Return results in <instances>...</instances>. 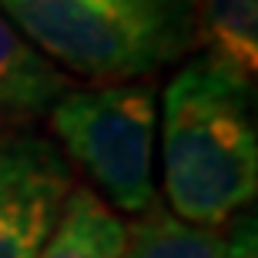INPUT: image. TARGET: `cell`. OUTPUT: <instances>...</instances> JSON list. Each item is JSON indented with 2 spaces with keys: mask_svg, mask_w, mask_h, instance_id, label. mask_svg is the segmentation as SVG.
<instances>
[{
  "mask_svg": "<svg viewBox=\"0 0 258 258\" xmlns=\"http://www.w3.org/2000/svg\"><path fill=\"white\" fill-rule=\"evenodd\" d=\"M164 195L174 218L215 228L258 191L251 81L198 57L164 91Z\"/></svg>",
  "mask_w": 258,
  "mask_h": 258,
  "instance_id": "6da1fadb",
  "label": "cell"
},
{
  "mask_svg": "<svg viewBox=\"0 0 258 258\" xmlns=\"http://www.w3.org/2000/svg\"><path fill=\"white\" fill-rule=\"evenodd\" d=\"M47 60L104 84L144 81L195 47L191 0H0Z\"/></svg>",
  "mask_w": 258,
  "mask_h": 258,
  "instance_id": "7a4b0ae2",
  "label": "cell"
},
{
  "mask_svg": "<svg viewBox=\"0 0 258 258\" xmlns=\"http://www.w3.org/2000/svg\"><path fill=\"white\" fill-rule=\"evenodd\" d=\"M124 225L91 188H74L67 195L60 221L44 241L37 258H121Z\"/></svg>",
  "mask_w": 258,
  "mask_h": 258,
  "instance_id": "52a82bcc",
  "label": "cell"
},
{
  "mask_svg": "<svg viewBox=\"0 0 258 258\" xmlns=\"http://www.w3.org/2000/svg\"><path fill=\"white\" fill-rule=\"evenodd\" d=\"M71 91L74 81L0 14V124H27L30 117L50 114V107Z\"/></svg>",
  "mask_w": 258,
  "mask_h": 258,
  "instance_id": "5b68a950",
  "label": "cell"
},
{
  "mask_svg": "<svg viewBox=\"0 0 258 258\" xmlns=\"http://www.w3.org/2000/svg\"><path fill=\"white\" fill-rule=\"evenodd\" d=\"M195 44L221 64L251 81L258 71V0H191Z\"/></svg>",
  "mask_w": 258,
  "mask_h": 258,
  "instance_id": "8992f818",
  "label": "cell"
},
{
  "mask_svg": "<svg viewBox=\"0 0 258 258\" xmlns=\"http://www.w3.org/2000/svg\"><path fill=\"white\" fill-rule=\"evenodd\" d=\"M255 218H241L238 225H235V231H231L228 238V255L225 258H258V238H255Z\"/></svg>",
  "mask_w": 258,
  "mask_h": 258,
  "instance_id": "9c48e42d",
  "label": "cell"
},
{
  "mask_svg": "<svg viewBox=\"0 0 258 258\" xmlns=\"http://www.w3.org/2000/svg\"><path fill=\"white\" fill-rule=\"evenodd\" d=\"M50 127L114 208L144 215L158 205L151 178L158 94L151 81L71 91L50 107Z\"/></svg>",
  "mask_w": 258,
  "mask_h": 258,
  "instance_id": "3957f363",
  "label": "cell"
},
{
  "mask_svg": "<svg viewBox=\"0 0 258 258\" xmlns=\"http://www.w3.org/2000/svg\"><path fill=\"white\" fill-rule=\"evenodd\" d=\"M228 238L218 228H201L174 218L171 211L154 205L131 228H124L121 258H225Z\"/></svg>",
  "mask_w": 258,
  "mask_h": 258,
  "instance_id": "ba28073f",
  "label": "cell"
},
{
  "mask_svg": "<svg viewBox=\"0 0 258 258\" xmlns=\"http://www.w3.org/2000/svg\"><path fill=\"white\" fill-rule=\"evenodd\" d=\"M71 191L57 144L30 124H0V258H37Z\"/></svg>",
  "mask_w": 258,
  "mask_h": 258,
  "instance_id": "277c9868",
  "label": "cell"
}]
</instances>
